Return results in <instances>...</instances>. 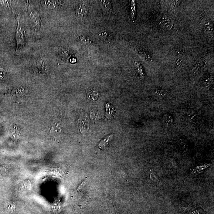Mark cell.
I'll use <instances>...</instances> for the list:
<instances>
[{"label":"cell","mask_w":214,"mask_h":214,"mask_svg":"<svg viewBox=\"0 0 214 214\" xmlns=\"http://www.w3.org/2000/svg\"><path fill=\"white\" fill-rule=\"evenodd\" d=\"M14 13L16 15L18 24L16 32V39L17 44L16 53L18 55L21 51L22 49L24 46L25 30L24 25L22 22L21 17L19 14L15 13Z\"/></svg>","instance_id":"cell-1"},{"label":"cell","mask_w":214,"mask_h":214,"mask_svg":"<svg viewBox=\"0 0 214 214\" xmlns=\"http://www.w3.org/2000/svg\"><path fill=\"white\" fill-rule=\"evenodd\" d=\"M88 6L84 1H80L75 6V12L79 18H84L87 14Z\"/></svg>","instance_id":"cell-2"},{"label":"cell","mask_w":214,"mask_h":214,"mask_svg":"<svg viewBox=\"0 0 214 214\" xmlns=\"http://www.w3.org/2000/svg\"><path fill=\"white\" fill-rule=\"evenodd\" d=\"M36 70L40 73H46L49 71V66L46 59L43 57L39 58L36 62Z\"/></svg>","instance_id":"cell-3"},{"label":"cell","mask_w":214,"mask_h":214,"mask_svg":"<svg viewBox=\"0 0 214 214\" xmlns=\"http://www.w3.org/2000/svg\"><path fill=\"white\" fill-rule=\"evenodd\" d=\"M28 12L30 17L32 19L34 26L37 28H40L41 26V20L38 13L30 6L29 7Z\"/></svg>","instance_id":"cell-4"},{"label":"cell","mask_w":214,"mask_h":214,"mask_svg":"<svg viewBox=\"0 0 214 214\" xmlns=\"http://www.w3.org/2000/svg\"><path fill=\"white\" fill-rule=\"evenodd\" d=\"M159 24L168 30H171L174 26L173 21L165 15L162 16L159 21Z\"/></svg>","instance_id":"cell-5"},{"label":"cell","mask_w":214,"mask_h":214,"mask_svg":"<svg viewBox=\"0 0 214 214\" xmlns=\"http://www.w3.org/2000/svg\"><path fill=\"white\" fill-rule=\"evenodd\" d=\"M62 1H41L43 6L49 9H54L61 5Z\"/></svg>","instance_id":"cell-6"},{"label":"cell","mask_w":214,"mask_h":214,"mask_svg":"<svg viewBox=\"0 0 214 214\" xmlns=\"http://www.w3.org/2000/svg\"><path fill=\"white\" fill-rule=\"evenodd\" d=\"M113 138V135L112 134L106 136L99 142L98 145V148L100 150H102L104 148L106 147L110 141Z\"/></svg>","instance_id":"cell-7"},{"label":"cell","mask_w":214,"mask_h":214,"mask_svg":"<svg viewBox=\"0 0 214 214\" xmlns=\"http://www.w3.org/2000/svg\"><path fill=\"white\" fill-rule=\"evenodd\" d=\"M130 14L131 18L133 20L135 19L137 14V9H136V2L134 0H132L131 2Z\"/></svg>","instance_id":"cell-8"},{"label":"cell","mask_w":214,"mask_h":214,"mask_svg":"<svg viewBox=\"0 0 214 214\" xmlns=\"http://www.w3.org/2000/svg\"><path fill=\"white\" fill-rule=\"evenodd\" d=\"M203 25L206 31L211 32L213 30V25L208 19H205L203 21Z\"/></svg>","instance_id":"cell-9"},{"label":"cell","mask_w":214,"mask_h":214,"mask_svg":"<svg viewBox=\"0 0 214 214\" xmlns=\"http://www.w3.org/2000/svg\"><path fill=\"white\" fill-rule=\"evenodd\" d=\"M134 66L139 74L140 77L141 78H143L144 77V71L142 69V65L139 62L137 61L134 62Z\"/></svg>","instance_id":"cell-10"},{"label":"cell","mask_w":214,"mask_h":214,"mask_svg":"<svg viewBox=\"0 0 214 214\" xmlns=\"http://www.w3.org/2000/svg\"><path fill=\"white\" fill-rule=\"evenodd\" d=\"M59 54L62 58H65V59L70 58V56L69 51L65 48H61L59 49Z\"/></svg>","instance_id":"cell-11"},{"label":"cell","mask_w":214,"mask_h":214,"mask_svg":"<svg viewBox=\"0 0 214 214\" xmlns=\"http://www.w3.org/2000/svg\"><path fill=\"white\" fill-rule=\"evenodd\" d=\"M163 121L167 126H169L173 122V118L171 115H166L163 117Z\"/></svg>","instance_id":"cell-12"},{"label":"cell","mask_w":214,"mask_h":214,"mask_svg":"<svg viewBox=\"0 0 214 214\" xmlns=\"http://www.w3.org/2000/svg\"><path fill=\"white\" fill-rule=\"evenodd\" d=\"M80 39L83 44L86 45H90L93 43L90 39L86 36H81L80 37Z\"/></svg>","instance_id":"cell-13"},{"label":"cell","mask_w":214,"mask_h":214,"mask_svg":"<svg viewBox=\"0 0 214 214\" xmlns=\"http://www.w3.org/2000/svg\"><path fill=\"white\" fill-rule=\"evenodd\" d=\"M101 4L105 10H109L112 7V3L111 1H101Z\"/></svg>","instance_id":"cell-14"},{"label":"cell","mask_w":214,"mask_h":214,"mask_svg":"<svg viewBox=\"0 0 214 214\" xmlns=\"http://www.w3.org/2000/svg\"><path fill=\"white\" fill-rule=\"evenodd\" d=\"M100 37L106 41H110L111 38V35L107 32H104L100 34Z\"/></svg>","instance_id":"cell-15"},{"label":"cell","mask_w":214,"mask_h":214,"mask_svg":"<svg viewBox=\"0 0 214 214\" xmlns=\"http://www.w3.org/2000/svg\"><path fill=\"white\" fill-rule=\"evenodd\" d=\"M59 124L56 122L53 123L52 125V128L51 129V133H58V131L59 130L60 127H59Z\"/></svg>","instance_id":"cell-16"},{"label":"cell","mask_w":214,"mask_h":214,"mask_svg":"<svg viewBox=\"0 0 214 214\" xmlns=\"http://www.w3.org/2000/svg\"><path fill=\"white\" fill-rule=\"evenodd\" d=\"M11 2L10 1H0V4L2 6L6 7H8L9 6Z\"/></svg>","instance_id":"cell-17"},{"label":"cell","mask_w":214,"mask_h":214,"mask_svg":"<svg viewBox=\"0 0 214 214\" xmlns=\"http://www.w3.org/2000/svg\"><path fill=\"white\" fill-rule=\"evenodd\" d=\"M5 74V70L3 68H0V80L4 77Z\"/></svg>","instance_id":"cell-18"},{"label":"cell","mask_w":214,"mask_h":214,"mask_svg":"<svg viewBox=\"0 0 214 214\" xmlns=\"http://www.w3.org/2000/svg\"><path fill=\"white\" fill-rule=\"evenodd\" d=\"M182 59H178L176 61L175 64L178 67L181 66V65L182 63Z\"/></svg>","instance_id":"cell-19"},{"label":"cell","mask_w":214,"mask_h":214,"mask_svg":"<svg viewBox=\"0 0 214 214\" xmlns=\"http://www.w3.org/2000/svg\"><path fill=\"white\" fill-rule=\"evenodd\" d=\"M199 63H196L195 65V66L194 67V70H198V68H199Z\"/></svg>","instance_id":"cell-20"}]
</instances>
